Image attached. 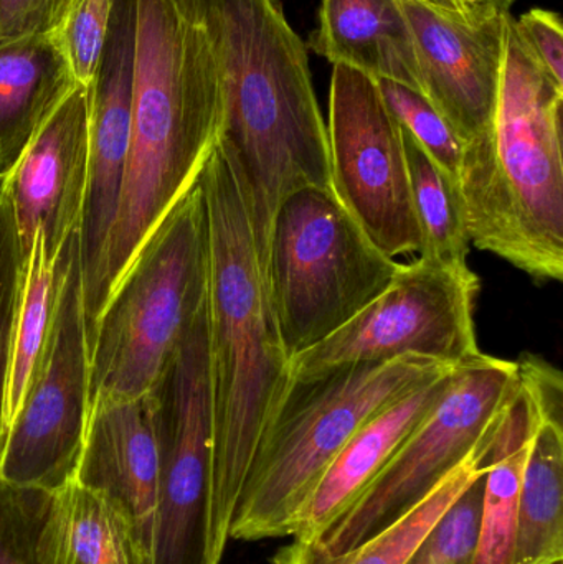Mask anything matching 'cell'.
I'll return each mask as SVG.
<instances>
[{"label":"cell","instance_id":"obj_17","mask_svg":"<svg viewBox=\"0 0 563 564\" xmlns=\"http://www.w3.org/2000/svg\"><path fill=\"white\" fill-rule=\"evenodd\" d=\"M516 361L534 426L519 496L511 564H562V373L538 355L524 354Z\"/></svg>","mask_w":563,"mask_h":564},{"label":"cell","instance_id":"obj_5","mask_svg":"<svg viewBox=\"0 0 563 564\" xmlns=\"http://www.w3.org/2000/svg\"><path fill=\"white\" fill-rule=\"evenodd\" d=\"M455 367L407 355L291 381L251 464L230 540L293 536L297 513L350 437L383 408Z\"/></svg>","mask_w":563,"mask_h":564},{"label":"cell","instance_id":"obj_34","mask_svg":"<svg viewBox=\"0 0 563 564\" xmlns=\"http://www.w3.org/2000/svg\"><path fill=\"white\" fill-rule=\"evenodd\" d=\"M419 2L425 3V6L432 7V9L440 10V12L448 13V15L462 17V19L468 20L465 13H463L462 7H459L455 0H419Z\"/></svg>","mask_w":563,"mask_h":564},{"label":"cell","instance_id":"obj_24","mask_svg":"<svg viewBox=\"0 0 563 564\" xmlns=\"http://www.w3.org/2000/svg\"><path fill=\"white\" fill-rule=\"evenodd\" d=\"M402 135L413 208L422 231L419 258L453 270H468L472 241L458 182L442 171L405 129Z\"/></svg>","mask_w":563,"mask_h":564},{"label":"cell","instance_id":"obj_35","mask_svg":"<svg viewBox=\"0 0 563 564\" xmlns=\"http://www.w3.org/2000/svg\"><path fill=\"white\" fill-rule=\"evenodd\" d=\"M495 7L496 12L508 13L511 12V7L515 6L518 0H489Z\"/></svg>","mask_w":563,"mask_h":564},{"label":"cell","instance_id":"obj_31","mask_svg":"<svg viewBox=\"0 0 563 564\" xmlns=\"http://www.w3.org/2000/svg\"><path fill=\"white\" fill-rule=\"evenodd\" d=\"M516 32L535 62L563 86V25L557 12L531 9L515 19Z\"/></svg>","mask_w":563,"mask_h":564},{"label":"cell","instance_id":"obj_3","mask_svg":"<svg viewBox=\"0 0 563 564\" xmlns=\"http://www.w3.org/2000/svg\"><path fill=\"white\" fill-rule=\"evenodd\" d=\"M208 224V351L214 406L212 556L220 564L258 447L291 384L237 181L215 144L198 174Z\"/></svg>","mask_w":563,"mask_h":564},{"label":"cell","instance_id":"obj_21","mask_svg":"<svg viewBox=\"0 0 563 564\" xmlns=\"http://www.w3.org/2000/svg\"><path fill=\"white\" fill-rule=\"evenodd\" d=\"M532 426L531 404L521 388L492 434L472 564L512 563L519 496L531 451Z\"/></svg>","mask_w":563,"mask_h":564},{"label":"cell","instance_id":"obj_18","mask_svg":"<svg viewBox=\"0 0 563 564\" xmlns=\"http://www.w3.org/2000/svg\"><path fill=\"white\" fill-rule=\"evenodd\" d=\"M455 368L413 388L370 417L350 437L297 513L294 540L317 542L357 502L403 441L439 403Z\"/></svg>","mask_w":563,"mask_h":564},{"label":"cell","instance_id":"obj_23","mask_svg":"<svg viewBox=\"0 0 563 564\" xmlns=\"http://www.w3.org/2000/svg\"><path fill=\"white\" fill-rule=\"evenodd\" d=\"M58 509L66 564H152L138 527L109 497L69 482Z\"/></svg>","mask_w":563,"mask_h":564},{"label":"cell","instance_id":"obj_19","mask_svg":"<svg viewBox=\"0 0 563 564\" xmlns=\"http://www.w3.org/2000/svg\"><path fill=\"white\" fill-rule=\"evenodd\" d=\"M311 46L333 65L423 93L415 43L400 0H323Z\"/></svg>","mask_w":563,"mask_h":564},{"label":"cell","instance_id":"obj_8","mask_svg":"<svg viewBox=\"0 0 563 564\" xmlns=\"http://www.w3.org/2000/svg\"><path fill=\"white\" fill-rule=\"evenodd\" d=\"M519 393L518 361L481 354L459 364L439 403L316 543L340 555L402 519L488 443Z\"/></svg>","mask_w":563,"mask_h":564},{"label":"cell","instance_id":"obj_26","mask_svg":"<svg viewBox=\"0 0 563 564\" xmlns=\"http://www.w3.org/2000/svg\"><path fill=\"white\" fill-rule=\"evenodd\" d=\"M0 564H66L58 492L0 479Z\"/></svg>","mask_w":563,"mask_h":564},{"label":"cell","instance_id":"obj_10","mask_svg":"<svg viewBox=\"0 0 563 564\" xmlns=\"http://www.w3.org/2000/svg\"><path fill=\"white\" fill-rule=\"evenodd\" d=\"M58 257L62 281L52 327L0 459V479L46 492H59L75 479L91 410L78 231Z\"/></svg>","mask_w":563,"mask_h":564},{"label":"cell","instance_id":"obj_9","mask_svg":"<svg viewBox=\"0 0 563 564\" xmlns=\"http://www.w3.org/2000/svg\"><path fill=\"white\" fill-rule=\"evenodd\" d=\"M159 449L152 564L212 556L214 406L207 302L149 391Z\"/></svg>","mask_w":563,"mask_h":564},{"label":"cell","instance_id":"obj_22","mask_svg":"<svg viewBox=\"0 0 563 564\" xmlns=\"http://www.w3.org/2000/svg\"><path fill=\"white\" fill-rule=\"evenodd\" d=\"M496 431V430H495ZM495 434V433H492ZM488 443L466 457L448 477L436 486V489L410 510L402 519L377 533L372 539L354 546L349 552L333 555L320 543L294 540L284 546L273 558L274 564H409L433 532L446 510L456 499L486 473L488 464Z\"/></svg>","mask_w":563,"mask_h":564},{"label":"cell","instance_id":"obj_14","mask_svg":"<svg viewBox=\"0 0 563 564\" xmlns=\"http://www.w3.org/2000/svg\"><path fill=\"white\" fill-rule=\"evenodd\" d=\"M415 43L423 95L463 144L495 124L508 13L479 23L448 15L419 0H400Z\"/></svg>","mask_w":563,"mask_h":564},{"label":"cell","instance_id":"obj_15","mask_svg":"<svg viewBox=\"0 0 563 564\" xmlns=\"http://www.w3.org/2000/svg\"><path fill=\"white\" fill-rule=\"evenodd\" d=\"M88 89L78 85L50 116L0 182L9 192L26 257L42 235L55 261L69 235L79 230L88 182Z\"/></svg>","mask_w":563,"mask_h":564},{"label":"cell","instance_id":"obj_6","mask_svg":"<svg viewBox=\"0 0 563 564\" xmlns=\"http://www.w3.org/2000/svg\"><path fill=\"white\" fill-rule=\"evenodd\" d=\"M207 292V208L197 177L145 238L99 315L89 340L91 401L148 394Z\"/></svg>","mask_w":563,"mask_h":564},{"label":"cell","instance_id":"obj_4","mask_svg":"<svg viewBox=\"0 0 563 564\" xmlns=\"http://www.w3.org/2000/svg\"><path fill=\"white\" fill-rule=\"evenodd\" d=\"M563 86L506 20L491 132L463 151L458 188L473 247L535 282L563 280Z\"/></svg>","mask_w":563,"mask_h":564},{"label":"cell","instance_id":"obj_29","mask_svg":"<svg viewBox=\"0 0 563 564\" xmlns=\"http://www.w3.org/2000/svg\"><path fill=\"white\" fill-rule=\"evenodd\" d=\"M485 474L446 510L409 564H472L478 536Z\"/></svg>","mask_w":563,"mask_h":564},{"label":"cell","instance_id":"obj_33","mask_svg":"<svg viewBox=\"0 0 563 564\" xmlns=\"http://www.w3.org/2000/svg\"><path fill=\"white\" fill-rule=\"evenodd\" d=\"M455 2L462 7L463 13L472 23L483 22V20L489 19L495 13H499L496 12L495 7H492L489 0H455Z\"/></svg>","mask_w":563,"mask_h":564},{"label":"cell","instance_id":"obj_1","mask_svg":"<svg viewBox=\"0 0 563 564\" xmlns=\"http://www.w3.org/2000/svg\"><path fill=\"white\" fill-rule=\"evenodd\" d=\"M207 30L220 75L217 148L234 172L267 263L280 205L303 188H333L329 135L307 50L280 0H181Z\"/></svg>","mask_w":563,"mask_h":564},{"label":"cell","instance_id":"obj_13","mask_svg":"<svg viewBox=\"0 0 563 564\" xmlns=\"http://www.w3.org/2000/svg\"><path fill=\"white\" fill-rule=\"evenodd\" d=\"M138 0H116L88 89V182L79 224L83 291L95 280L115 227L128 167L134 95Z\"/></svg>","mask_w":563,"mask_h":564},{"label":"cell","instance_id":"obj_32","mask_svg":"<svg viewBox=\"0 0 563 564\" xmlns=\"http://www.w3.org/2000/svg\"><path fill=\"white\" fill-rule=\"evenodd\" d=\"M75 0H0V43L55 32Z\"/></svg>","mask_w":563,"mask_h":564},{"label":"cell","instance_id":"obj_11","mask_svg":"<svg viewBox=\"0 0 563 564\" xmlns=\"http://www.w3.org/2000/svg\"><path fill=\"white\" fill-rule=\"evenodd\" d=\"M481 281L416 258L353 321L290 360L291 381L334 368L383 364L407 355L459 365L483 354L475 327Z\"/></svg>","mask_w":563,"mask_h":564},{"label":"cell","instance_id":"obj_27","mask_svg":"<svg viewBox=\"0 0 563 564\" xmlns=\"http://www.w3.org/2000/svg\"><path fill=\"white\" fill-rule=\"evenodd\" d=\"M26 257L9 192L0 185V459L9 434V384L17 318L25 284Z\"/></svg>","mask_w":563,"mask_h":564},{"label":"cell","instance_id":"obj_28","mask_svg":"<svg viewBox=\"0 0 563 564\" xmlns=\"http://www.w3.org/2000/svg\"><path fill=\"white\" fill-rule=\"evenodd\" d=\"M376 82L387 108L400 128L405 129L422 145L423 151L442 171L458 182L465 144L448 121L436 111L423 93L390 79Z\"/></svg>","mask_w":563,"mask_h":564},{"label":"cell","instance_id":"obj_20","mask_svg":"<svg viewBox=\"0 0 563 564\" xmlns=\"http://www.w3.org/2000/svg\"><path fill=\"white\" fill-rule=\"evenodd\" d=\"M76 86L55 32L0 43V182Z\"/></svg>","mask_w":563,"mask_h":564},{"label":"cell","instance_id":"obj_12","mask_svg":"<svg viewBox=\"0 0 563 564\" xmlns=\"http://www.w3.org/2000/svg\"><path fill=\"white\" fill-rule=\"evenodd\" d=\"M327 135L334 192L364 234L393 260L420 253L402 128L376 79L334 65Z\"/></svg>","mask_w":563,"mask_h":564},{"label":"cell","instance_id":"obj_25","mask_svg":"<svg viewBox=\"0 0 563 564\" xmlns=\"http://www.w3.org/2000/svg\"><path fill=\"white\" fill-rule=\"evenodd\" d=\"M62 281V260H50L43 247L42 235L33 238L32 250L26 261L25 284L17 318L15 344H13L12 373L9 384V427L17 408L29 387L36 361L45 348L58 301Z\"/></svg>","mask_w":563,"mask_h":564},{"label":"cell","instance_id":"obj_7","mask_svg":"<svg viewBox=\"0 0 563 564\" xmlns=\"http://www.w3.org/2000/svg\"><path fill=\"white\" fill-rule=\"evenodd\" d=\"M400 263L364 234L334 188H303L278 208L264 285L288 357L321 344L382 294Z\"/></svg>","mask_w":563,"mask_h":564},{"label":"cell","instance_id":"obj_30","mask_svg":"<svg viewBox=\"0 0 563 564\" xmlns=\"http://www.w3.org/2000/svg\"><path fill=\"white\" fill-rule=\"evenodd\" d=\"M116 0H75L55 30L78 85L88 86L98 68Z\"/></svg>","mask_w":563,"mask_h":564},{"label":"cell","instance_id":"obj_16","mask_svg":"<svg viewBox=\"0 0 563 564\" xmlns=\"http://www.w3.org/2000/svg\"><path fill=\"white\" fill-rule=\"evenodd\" d=\"M73 482L118 503L138 527L152 556L159 449L149 394L134 400L91 401Z\"/></svg>","mask_w":563,"mask_h":564},{"label":"cell","instance_id":"obj_2","mask_svg":"<svg viewBox=\"0 0 563 564\" xmlns=\"http://www.w3.org/2000/svg\"><path fill=\"white\" fill-rule=\"evenodd\" d=\"M221 91L207 30L181 0H138L128 167L115 227L83 291L91 340L112 289L217 144Z\"/></svg>","mask_w":563,"mask_h":564}]
</instances>
